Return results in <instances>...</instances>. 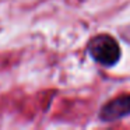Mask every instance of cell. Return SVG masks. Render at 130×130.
Segmentation results:
<instances>
[{"label":"cell","instance_id":"cell-2","mask_svg":"<svg viewBox=\"0 0 130 130\" xmlns=\"http://www.w3.org/2000/svg\"><path fill=\"white\" fill-rule=\"evenodd\" d=\"M126 116H130V94H122L112 98L110 101L102 105L98 113L99 120L105 123L122 120Z\"/></svg>","mask_w":130,"mask_h":130},{"label":"cell","instance_id":"cell-1","mask_svg":"<svg viewBox=\"0 0 130 130\" xmlns=\"http://www.w3.org/2000/svg\"><path fill=\"white\" fill-rule=\"evenodd\" d=\"M87 52L94 62L104 67H113L122 57V49L118 41L109 34H99L90 39Z\"/></svg>","mask_w":130,"mask_h":130}]
</instances>
